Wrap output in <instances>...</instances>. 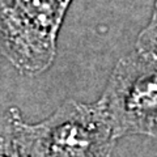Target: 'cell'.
Instances as JSON below:
<instances>
[{
    "instance_id": "obj_3",
    "label": "cell",
    "mask_w": 157,
    "mask_h": 157,
    "mask_svg": "<svg viewBox=\"0 0 157 157\" xmlns=\"http://www.w3.org/2000/svg\"><path fill=\"white\" fill-rule=\"evenodd\" d=\"M115 137L157 135V55L137 51L123 58L98 102Z\"/></svg>"
},
{
    "instance_id": "obj_4",
    "label": "cell",
    "mask_w": 157,
    "mask_h": 157,
    "mask_svg": "<svg viewBox=\"0 0 157 157\" xmlns=\"http://www.w3.org/2000/svg\"><path fill=\"white\" fill-rule=\"evenodd\" d=\"M137 51L149 52L157 55V7H155V12L149 25L147 26L137 39Z\"/></svg>"
},
{
    "instance_id": "obj_2",
    "label": "cell",
    "mask_w": 157,
    "mask_h": 157,
    "mask_svg": "<svg viewBox=\"0 0 157 157\" xmlns=\"http://www.w3.org/2000/svg\"><path fill=\"white\" fill-rule=\"evenodd\" d=\"M71 0H0V51L21 72H42Z\"/></svg>"
},
{
    "instance_id": "obj_5",
    "label": "cell",
    "mask_w": 157,
    "mask_h": 157,
    "mask_svg": "<svg viewBox=\"0 0 157 157\" xmlns=\"http://www.w3.org/2000/svg\"><path fill=\"white\" fill-rule=\"evenodd\" d=\"M0 157H21L9 117L7 124L0 128Z\"/></svg>"
},
{
    "instance_id": "obj_1",
    "label": "cell",
    "mask_w": 157,
    "mask_h": 157,
    "mask_svg": "<svg viewBox=\"0 0 157 157\" xmlns=\"http://www.w3.org/2000/svg\"><path fill=\"white\" fill-rule=\"evenodd\" d=\"M21 157H110L114 131L101 106L67 102L37 124L9 113Z\"/></svg>"
},
{
    "instance_id": "obj_6",
    "label": "cell",
    "mask_w": 157,
    "mask_h": 157,
    "mask_svg": "<svg viewBox=\"0 0 157 157\" xmlns=\"http://www.w3.org/2000/svg\"><path fill=\"white\" fill-rule=\"evenodd\" d=\"M155 7H157V0H156V4H155Z\"/></svg>"
}]
</instances>
